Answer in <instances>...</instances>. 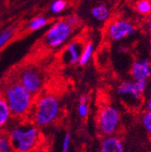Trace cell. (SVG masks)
I'll return each mask as SVG.
<instances>
[{
	"label": "cell",
	"mask_w": 151,
	"mask_h": 152,
	"mask_svg": "<svg viewBox=\"0 0 151 152\" xmlns=\"http://www.w3.org/2000/svg\"><path fill=\"white\" fill-rule=\"evenodd\" d=\"M61 114L59 98L52 93H42L35 97L28 120L38 128L47 127L57 121Z\"/></svg>",
	"instance_id": "cell-1"
},
{
	"label": "cell",
	"mask_w": 151,
	"mask_h": 152,
	"mask_svg": "<svg viewBox=\"0 0 151 152\" xmlns=\"http://www.w3.org/2000/svg\"><path fill=\"white\" fill-rule=\"evenodd\" d=\"M1 95L9 105L13 118L18 120L28 118L34 104L35 96L29 93L17 80L5 85Z\"/></svg>",
	"instance_id": "cell-2"
},
{
	"label": "cell",
	"mask_w": 151,
	"mask_h": 152,
	"mask_svg": "<svg viewBox=\"0 0 151 152\" xmlns=\"http://www.w3.org/2000/svg\"><path fill=\"white\" fill-rule=\"evenodd\" d=\"M7 134L13 150L17 152L34 151L41 139L39 128L28 119H24L20 123L12 125Z\"/></svg>",
	"instance_id": "cell-3"
},
{
	"label": "cell",
	"mask_w": 151,
	"mask_h": 152,
	"mask_svg": "<svg viewBox=\"0 0 151 152\" xmlns=\"http://www.w3.org/2000/svg\"><path fill=\"white\" fill-rule=\"evenodd\" d=\"M74 28L68 23L65 19L54 21L44 35V44L50 49H57L71 39Z\"/></svg>",
	"instance_id": "cell-4"
},
{
	"label": "cell",
	"mask_w": 151,
	"mask_h": 152,
	"mask_svg": "<svg viewBox=\"0 0 151 152\" xmlns=\"http://www.w3.org/2000/svg\"><path fill=\"white\" fill-rule=\"evenodd\" d=\"M120 125V112L111 105H105L99 109L96 117V126L99 134L106 136L115 135Z\"/></svg>",
	"instance_id": "cell-5"
},
{
	"label": "cell",
	"mask_w": 151,
	"mask_h": 152,
	"mask_svg": "<svg viewBox=\"0 0 151 152\" xmlns=\"http://www.w3.org/2000/svg\"><path fill=\"white\" fill-rule=\"evenodd\" d=\"M17 81L35 97L43 92L44 76L41 70L34 65H26L22 67L17 74Z\"/></svg>",
	"instance_id": "cell-6"
},
{
	"label": "cell",
	"mask_w": 151,
	"mask_h": 152,
	"mask_svg": "<svg viewBox=\"0 0 151 152\" xmlns=\"http://www.w3.org/2000/svg\"><path fill=\"white\" fill-rule=\"evenodd\" d=\"M136 32V26L130 20L115 18L109 20L105 29V34L111 41L119 42L132 36Z\"/></svg>",
	"instance_id": "cell-7"
},
{
	"label": "cell",
	"mask_w": 151,
	"mask_h": 152,
	"mask_svg": "<svg viewBox=\"0 0 151 152\" xmlns=\"http://www.w3.org/2000/svg\"><path fill=\"white\" fill-rule=\"evenodd\" d=\"M85 45L81 40L76 39L68 43L61 53L62 62L70 65L78 64Z\"/></svg>",
	"instance_id": "cell-8"
},
{
	"label": "cell",
	"mask_w": 151,
	"mask_h": 152,
	"mask_svg": "<svg viewBox=\"0 0 151 152\" xmlns=\"http://www.w3.org/2000/svg\"><path fill=\"white\" fill-rule=\"evenodd\" d=\"M117 94L122 98L129 99L133 103L139 102L143 96L137 88L136 82L133 80L123 81L117 86Z\"/></svg>",
	"instance_id": "cell-9"
},
{
	"label": "cell",
	"mask_w": 151,
	"mask_h": 152,
	"mask_svg": "<svg viewBox=\"0 0 151 152\" xmlns=\"http://www.w3.org/2000/svg\"><path fill=\"white\" fill-rule=\"evenodd\" d=\"M130 75L133 81H147L151 76V61L147 58H138L134 60L131 66Z\"/></svg>",
	"instance_id": "cell-10"
},
{
	"label": "cell",
	"mask_w": 151,
	"mask_h": 152,
	"mask_svg": "<svg viewBox=\"0 0 151 152\" xmlns=\"http://www.w3.org/2000/svg\"><path fill=\"white\" fill-rule=\"evenodd\" d=\"M101 152H124V146L122 139L117 135L103 137L101 142Z\"/></svg>",
	"instance_id": "cell-11"
},
{
	"label": "cell",
	"mask_w": 151,
	"mask_h": 152,
	"mask_svg": "<svg viewBox=\"0 0 151 152\" xmlns=\"http://www.w3.org/2000/svg\"><path fill=\"white\" fill-rule=\"evenodd\" d=\"M91 17L97 22H107L110 19V9L107 4H96L90 9Z\"/></svg>",
	"instance_id": "cell-12"
},
{
	"label": "cell",
	"mask_w": 151,
	"mask_h": 152,
	"mask_svg": "<svg viewBox=\"0 0 151 152\" xmlns=\"http://www.w3.org/2000/svg\"><path fill=\"white\" fill-rule=\"evenodd\" d=\"M12 117V113L3 96L0 94V131L5 129Z\"/></svg>",
	"instance_id": "cell-13"
},
{
	"label": "cell",
	"mask_w": 151,
	"mask_h": 152,
	"mask_svg": "<svg viewBox=\"0 0 151 152\" xmlns=\"http://www.w3.org/2000/svg\"><path fill=\"white\" fill-rule=\"evenodd\" d=\"M93 54H94V44L92 42H87L85 45L84 49H82L78 64L80 66H85L86 64H88L93 57Z\"/></svg>",
	"instance_id": "cell-14"
},
{
	"label": "cell",
	"mask_w": 151,
	"mask_h": 152,
	"mask_svg": "<svg viewBox=\"0 0 151 152\" xmlns=\"http://www.w3.org/2000/svg\"><path fill=\"white\" fill-rule=\"evenodd\" d=\"M49 23V20L44 16H37L28 22L27 28L30 31H38V30L46 27Z\"/></svg>",
	"instance_id": "cell-15"
},
{
	"label": "cell",
	"mask_w": 151,
	"mask_h": 152,
	"mask_svg": "<svg viewBox=\"0 0 151 152\" xmlns=\"http://www.w3.org/2000/svg\"><path fill=\"white\" fill-rule=\"evenodd\" d=\"M134 10L143 17H151V1L149 0H140L135 2Z\"/></svg>",
	"instance_id": "cell-16"
},
{
	"label": "cell",
	"mask_w": 151,
	"mask_h": 152,
	"mask_svg": "<svg viewBox=\"0 0 151 152\" xmlns=\"http://www.w3.org/2000/svg\"><path fill=\"white\" fill-rule=\"evenodd\" d=\"M15 34V29L13 27H9L0 32V49L9 43Z\"/></svg>",
	"instance_id": "cell-17"
},
{
	"label": "cell",
	"mask_w": 151,
	"mask_h": 152,
	"mask_svg": "<svg viewBox=\"0 0 151 152\" xmlns=\"http://www.w3.org/2000/svg\"><path fill=\"white\" fill-rule=\"evenodd\" d=\"M68 7V2L64 1V0H55L53 1L50 5V11L53 14H59L63 12Z\"/></svg>",
	"instance_id": "cell-18"
},
{
	"label": "cell",
	"mask_w": 151,
	"mask_h": 152,
	"mask_svg": "<svg viewBox=\"0 0 151 152\" xmlns=\"http://www.w3.org/2000/svg\"><path fill=\"white\" fill-rule=\"evenodd\" d=\"M13 148L10 144L7 134H0V152H13Z\"/></svg>",
	"instance_id": "cell-19"
},
{
	"label": "cell",
	"mask_w": 151,
	"mask_h": 152,
	"mask_svg": "<svg viewBox=\"0 0 151 152\" xmlns=\"http://www.w3.org/2000/svg\"><path fill=\"white\" fill-rule=\"evenodd\" d=\"M141 124L145 130L151 134V112L146 111L141 117Z\"/></svg>",
	"instance_id": "cell-20"
},
{
	"label": "cell",
	"mask_w": 151,
	"mask_h": 152,
	"mask_svg": "<svg viewBox=\"0 0 151 152\" xmlns=\"http://www.w3.org/2000/svg\"><path fill=\"white\" fill-rule=\"evenodd\" d=\"M65 20L68 21V23H69L70 25H71L73 28L78 26L80 23V19L76 14H71V15H69V16H67L65 18Z\"/></svg>",
	"instance_id": "cell-21"
},
{
	"label": "cell",
	"mask_w": 151,
	"mask_h": 152,
	"mask_svg": "<svg viewBox=\"0 0 151 152\" xmlns=\"http://www.w3.org/2000/svg\"><path fill=\"white\" fill-rule=\"evenodd\" d=\"M71 134L69 133H67L64 135V138L62 141V152H69L70 147H71Z\"/></svg>",
	"instance_id": "cell-22"
},
{
	"label": "cell",
	"mask_w": 151,
	"mask_h": 152,
	"mask_svg": "<svg viewBox=\"0 0 151 152\" xmlns=\"http://www.w3.org/2000/svg\"><path fill=\"white\" fill-rule=\"evenodd\" d=\"M77 112L80 117L85 118L88 115V112H89L88 105L87 104H79L78 108H77Z\"/></svg>",
	"instance_id": "cell-23"
},
{
	"label": "cell",
	"mask_w": 151,
	"mask_h": 152,
	"mask_svg": "<svg viewBox=\"0 0 151 152\" xmlns=\"http://www.w3.org/2000/svg\"><path fill=\"white\" fill-rule=\"evenodd\" d=\"M135 82H136L137 88L139 90V92L142 95H144V93L147 90V80H141V81H135Z\"/></svg>",
	"instance_id": "cell-24"
},
{
	"label": "cell",
	"mask_w": 151,
	"mask_h": 152,
	"mask_svg": "<svg viewBox=\"0 0 151 152\" xmlns=\"http://www.w3.org/2000/svg\"><path fill=\"white\" fill-rule=\"evenodd\" d=\"M89 101V96L87 95H82L79 97V104H87Z\"/></svg>",
	"instance_id": "cell-25"
},
{
	"label": "cell",
	"mask_w": 151,
	"mask_h": 152,
	"mask_svg": "<svg viewBox=\"0 0 151 152\" xmlns=\"http://www.w3.org/2000/svg\"><path fill=\"white\" fill-rule=\"evenodd\" d=\"M146 28H147V31L148 34L151 36V17H149V18L147 20V22H146Z\"/></svg>",
	"instance_id": "cell-26"
},
{
	"label": "cell",
	"mask_w": 151,
	"mask_h": 152,
	"mask_svg": "<svg viewBox=\"0 0 151 152\" xmlns=\"http://www.w3.org/2000/svg\"><path fill=\"white\" fill-rule=\"evenodd\" d=\"M147 111L151 112V99H149L147 103Z\"/></svg>",
	"instance_id": "cell-27"
},
{
	"label": "cell",
	"mask_w": 151,
	"mask_h": 152,
	"mask_svg": "<svg viewBox=\"0 0 151 152\" xmlns=\"http://www.w3.org/2000/svg\"><path fill=\"white\" fill-rule=\"evenodd\" d=\"M150 50H151V39H150Z\"/></svg>",
	"instance_id": "cell-28"
},
{
	"label": "cell",
	"mask_w": 151,
	"mask_h": 152,
	"mask_svg": "<svg viewBox=\"0 0 151 152\" xmlns=\"http://www.w3.org/2000/svg\"><path fill=\"white\" fill-rule=\"evenodd\" d=\"M13 152H17V151H13Z\"/></svg>",
	"instance_id": "cell-29"
}]
</instances>
